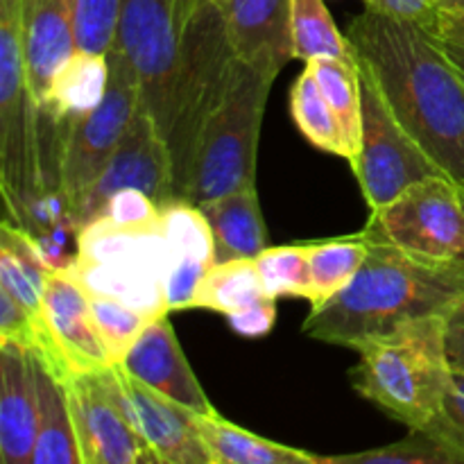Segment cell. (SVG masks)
<instances>
[{"instance_id": "obj_1", "label": "cell", "mask_w": 464, "mask_h": 464, "mask_svg": "<svg viewBox=\"0 0 464 464\" xmlns=\"http://www.w3.org/2000/svg\"><path fill=\"white\" fill-rule=\"evenodd\" d=\"M347 36L394 118L430 161L464 188V80L444 53L442 39L374 9L353 18Z\"/></svg>"}, {"instance_id": "obj_2", "label": "cell", "mask_w": 464, "mask_h": 464, "mask_svg": "<svg viewBox=\"0 0 464 464\" xmlns=\"http://www.w3.org/2000/svg\"><path fill=\"white\" fill-rule=\"evenodd\" d=\"M462 299L464 261L420 256L367 236L365 261L352 284L313 306L302 331L317 343L356 349L406 322L449 315Z\"/></svg>"}, {"instance_id": "obj_3", "label": "cell", "mask_w": 464, "mask_h": 464, "mask_svg": "<svg viewBox=\"0 0 464 464\" xmlns=\"http://www.w3.org/2000/svg\"><path fill=\"white\" fill-rule=\"evenodd\" d=\"M447 315L421 317L356 347L353 390L408 429H424L451 383L444 343Z\"/></svg>"}, {"instance_id": "obj_4", "label": "cell", "mask_w": 464, "mask_h": 464, "mask_svg": "<svg viewBox=\"0 0 464 464\" xmlns=\"http://www.w3.org/2000/svg\"><path fill=\"white\" fill-rule=\"evenodd\" d=\"M234 48L218 0H202L181 32V62L166 143L175 168L177 199L188 202L199 136L229 84Z\"/></svg>"}, {"instance_id": "obj_5", "label": "cell", "mask_w": 464, "mask_h": 464, "mask_svg": "<svg viewBox=\"0 0 464 464\" xmlns=\"http://www.w3.org/2000/svg\"><path fill=\"white\" fill-rule=\"evenodd\" d=\"M275 80L276 72L234 57L225 95L199 136L188 202L256 184L258 134Z\"/></svg>"}, {"instance_id": "obj_6", "label": "cell", "mask_w": 464, "mask_h": 464, "mask_svg": "<svg viewBox=\"0 0 464 464\" xmlns=\"http://www.w3.org/2000/svg\"><path fill=\"white\" fill-rule=\"evenodd\" d=\"M0 186L7 218L25 229L44 198L39 100L27 77L21 0H0Z\"/></svg>"}, {"instance_id": "obj_7", "label": "cell", "mask_w": 464, "mask_h": 464, "mask_svg": "<svg viewBox=\"0 0 464 464\" xmlns=\"http://www.w3.org/2000/svg\"><path fill=\"white\" fill-rule=\"evenodd\" d=\"M166 267L161 220L125 227L100 216L80 229L77 261L66 272L86 295L118 299L154 320L170 313L163 293Z\"/></svg>"}, {"instance_id": "obj_8", "label": "cell", "mask_w": 464, "mask_h": 464, "mask_svg": "<svg viewBox=\"0 0 464 464\" xmlns=\"http://www.w3.org/2000/svg\"><path fill=\"white\" fill-rule=\"evenodd\" d=\"M358 62V59H356ZM361 77V148L352 161L372 211L385 207L417 181L444 175L390 111L374 77L358 62Z\"/></svg>"}, {"instance_id": "obj_9", "label": "cell", "mask_w": 464, "mask_h": 464, "mask_svg": "<svg viewBox=\"0 0 464 464\" xmlns=\"http://www.w3.org/2000/svg\"><path fill=\"white\" fill-rule=\"evenodd\" d=\"M181 25L175 0H122L116 48L139 77L140 107L163 139L172 125V100L181 62Z\"/></svg>"}, {"instance_id": "obj_10", "label": "cell", "mask_w": 464, "mask_h": 464, "mask_svg": "<svg viewBox=\"0 0 464 464\" xmlns=\"http://www.w3.org/2000/svg\"><path fill=\"white\" fill-rule=\"evenodd\" d=\"M365 231L420 256L464 261V202L447 175L417 181L385 207L372 211Z\"/></svg>"}, {"instance_id": "obj_11", "label": "cell", "mask_w": 464, "mask_h": 464, "mask_svg": "<svg viewBox=\"0 0 464 464\" xmlns=\"http://www.w3.org/2000/svg\"><path fill=\"white\" fill-rule=\"evenodd\" d=\"M109 89L102 102L86 116L75 118L68 127L62 159V186L71 213L89 193L93 181L107 166L125 131L130 130L140 104L139 77L122 50L113 45L107 53Z\"/></svg>"}, {"instance_id": "obj_12", "label": "cell", "mask_w": 464, "mask_h": 464, "mask_svg": "<svg viewBox=\"0 0 464 464\" xmlns=\"http://www.w3.org/2000/svg\"><path fill=\"white\" fill-rule=\"evenodd\" d=\"M30 352L63 383L113 365L93 322L89 295L66 270H53L45 279L36 315V344Z\"/></svg>"}, {"instance_id": "obj_13", "label": "cell", "mask_w": 464, "mask_h": 464, "mask_svg": "<svg viewBox=\"0 0 464 464\" xmlns=\"http://www.w3.org/2000/svg\"><path fill=\"white\" fill-rule=\"evenodd\" d=\"M82 464H159L121 401L113 365L66 381Z\"/></svg>"}, {"instance_id": "obj_14", "label": "cell", "mask_w": 464, "mask_h": 464, "mask_svg": "<svg viewBox=\"0 0 464 464\" xmlns=\"http://www.w3.org/2000/svg\"><path fill=\"white\" fill-rule=\"evenodd\" d=\"M125 188L143 190L159 204V208L177 199L170 150L159 127L154 125L152 116L140 104L116 152L75 208L77 225L84 227L86 222L93 220L102 204L113 193Z\"/></svg>"}, {"instance_id": "obj_15", "label": "cell", "mask_w": 464, "mask_h": 464, "mask_svg": "<svg viewBox=\"0 0 464 464\" xmlns=\"http://www.w3.org/2000/svg\"><path fill=\"white\" fill-rule=\"evenodd\" d=\"M121 401L136 433L168 464H213L195 424V412L148 388L118 362L113 365Z\"/></svg>"}, {"instance_id": "obj_16", "label": "cell", "mask_w": 464, "mask_h": 464, "mask_svg": "<svg viewBox=\"0 0 464 464\" xmlns=\"http://www.w3.org/2000/svg\"><path fill=\"white\" fill-rule=\"evenodd\" d=\"M134 379L188 411L208 415L211 401L188 365L168 313L154 317L121 362Z\"/></svg>"}, {"instance_id": "obj_17", "label": "cell", "mask_w": 464, "mask_h": 464, "mask_svg": "<svg viewBox=\"0 0 464 464\" xmlns=\"http://www.w3.org/2000/svg\"><path fill=\"white\" fill-rule=\"evenodd\" d=\"M161 229L168 247L163 279L168 311L193 308L195 290L216 263L211 227L198 204L175 199L161 208Z\"/></svg>"}, {"instance_id": "obj_18", "label": "cell", "mask_w": 464, "mask_h": 464, "mask_svg": "<svg viewBox=\"0 0 464 464\" xmlns=\"http://www.w3.org/2000/svg\"><path fill=\"white\" fill-rule=\"evenodd\" d=\"M236 57L279 75L295 59L293 0H218Z\"/></svg>"}, {"instance_id": "obj_19", "label": "cell", "mask_w": 464, "mask_h": 464, "mask_svg": "<svg viewBox=\"0 0 464 464\" xmlns=\"http://www.w3.org/2000/svg\"><path fill=\"white\" fill-rule=\"evenodd\" d=\"M36 383L30 352L0 344V458L5 464L34 462Z\"/></svg>"}, {"instance_id": "obj_20", "label": "cell", "mask_w": 464, "mask_h": 464, "mask_svg": "<svg viewBox=\"0 0 464 464\" xmlns=\"http://www.w3.org/2000/svg\"><path fill=\"white\" fill-rule=\"evenodd\" d=\"M21 36L27 77L41 104L53 77L77 50L71 0H21Z\"/></svg>"}, {"instance_id": "obj_21", "label": "cell", "mask_w": 464, "mask_h": 464, "mask_svg": "<svg viewBox=\"0 0 464 464\" xmlns=\"http://www.w3.org/2000/svg\"><path fill=\"white\" fill-rule=\"evenodd\" d=\"M198 207L211 227L216 263L231 258H256L267 247V231L256 184H247Z\"/></svg>"}, {"instance_id": "obj_22", "label": "cell", "mask_w": 464, "mask_h": 464, "mask_svg": "<svg viewBox=\"0 0 464 464\" xmlns=\"http://www.w3.org/2000/svg\"><path fill=\"white\" fill-rule=\"evenodd\" d=\"M30 358L34 370L36 420H39L32 464H82L66 383L57 379L48 367H44V362L32 352Z\"/></svg>"}, {"instance_id": "obj_23", "label": "cell", "mask_w": 464, "mask_h": 464, "mask_svg": "<svg viewBox=\"0 0 464 464\" xmlns=\"http://www.w3.org/2000/svg\"><path fill=\"white\" fill-rule=\"evenodd\" d=\"M195 424L213 464H322V456L249 433L216 411L208 415L195 412Z\"/></svg>"}, {"instance_id": "obj_24", "label": "cell", "mask_w": 464, "mask_h": 464, "mask_svg": "<svg viewBox=\"0 0 464 464\" xmlns=\"http://www.w3.org/2000/svg\"><path fill=\"white\" fill-rule=\"evenodd\" d=\"M109 89V62L107 54H93L75 50L71 59L57 71L50 82L44 102L39 107L48 109L54 116L75 121L93 111L104 100Z\"/></svg>"}, {"instance_id": "obj_25", "label": "cell", "mask_w": 464, "mask_h": 464, "mask_svg": "<svg viewBox=\"0 0 464 464\" xmlns=\"http://www.w3.org/2000/svg\"><path fill=\"white\" fill-rule=\"evenodd\" d=\"M50 272L53 270L39 256L30 234L7 218L3 222V240H0V290L9 293L27 311L39 315L45 279Z\"/></svg>"}, {"instance_id": "obj_26", "label": "cell", "mask_w": 464, "mask_h": 464, "mask_svg": "<svg viewBox=\"0 0 464 464\" xmlns=\"http://www.w3.org/2000/svg\"><path fill=\"white\" fill-rule=\"evenodd\" d=\"M270 295L263 288L261 275L254 258H231L213 263L204 279L199 281L193 297V308L234 315L254 304L263 302Z\"/></svg>"}, {"instance_id": "obj_27", "label": "cell", "mask_w": 464, "mask_h": 464, "mask_svg": "<svg viewBox=\"0 0 464 464\" xmlns=\"http://www.w3.org/2000/svg\"><path fill=\"white\" fill-rule=\"evenodd\" d=\"M308 267H311V293L308 302L313 306H322L331 297L347 288L356 272L361 270L367 254L365 231H358L344 238L320 240L306 243Z\"/></svg>"}, {"instance_id": "obj_28", "label": "cell", "mask_w": 464, "mask_h": 464, "mask_svg": "<svg viewBox=\"0 0 464 464\" xmlns=\"http://www.w3.org/2000/svg\"><path fill=\"white\" fill-rule=\"evenodd\" d=\"M306 66L313 71L326 102L338 116L352 163L361 148V77L356 57H317L306 62Z\"/></svg>"}, {"instance_id": "obj_29", "label": "cell", "mask_w": 464, "mask_h": 464, "mask_svg": "<svg viewBox=\"0 0 464 464\" xmlns=\"http://www.w3.org/2000/svg\"><path fill=\"white\" fill-rule=\"evenodd\" d=\"M290 113H293L295 125L299 127L308 143L324 152L344 157L349 161V148L344 140V131L340 127L338 116L326 102L320 84L311 68H304L295 80L293 91H290Z\"/></svg>"}, {"instance_id": "obj_30", "label": "cell", "mask_w": 464, "mask_h": 464, "mask_svg": "<svg viewBox=\"0 0 464 464\" xmlns=\"http://www.w3.org/2000/svg\"><path fill=\"white\" fill-rule=\"evenodd\" d=\"M295 59L311 62L317 57L353 59L349 36L340 34L324 0H293Z\"/></svg>"}, {"instance_id": "obj_31", "label": "cell", "mask_w": 464, "mask_h": 464, "mask_svg": "<svg viewBox=\"0 0 464 464\" xmlns=\"http://www.w3.org/2000/svg\"><path fill=\"white\" fill-rule=\"evenodd\" d=\"M263 288L270 297H302L311 293V267L306 245H281L266 247L256 258Z\"/></svg>"}, {"instance_id": "obj_32", "label": "cell", "mask_w": 464, "mask_h": 464, "mask_svg": "<svg viewBox=\"0 0 464 464\" xmlns=\"http://www.w3.org/2000/svg\"><path fill=\"white\" fill-rule=\"evenodd\" d=\"M322 464H456L451 453L426 430L411 429L390 447L372 449L349 456H322Z\"/></svg>"}, {"instance_id": "obj_33", "label": "cell", "mask_w": 464, "mask_h": 464, "mask_svg": "<svg viewBox=\"0 0 464 464\" xmlns=\"http://www.w3.org/2000/svg\"><path fill=\"white\" fill-rule=\"evenodd\" d=\"M89 304L95 326H98L100 335H102L104 344L109 349V356H111L113 365H118L127 356L131 344L143 334L145 326L152 322V317L143 315L136 308L111 297L89 295Z\"/></svg>"}, {"instance_id": "obj_34", "label": "cell", "mask_w": 464, "mask_h": 464, "mask_svg": "<svg viewBox=\"0 0 464 464\" xmlns=\"http://www.w3.org/2000/svg\"><path fill=\"white\" fill-rule=\"evenodd\" d=\"M122 0H71L75 48L107 54L116 44Z\"/></svg>"}, {"instance_id": "obj_35", "label": "cell", "mask_w": 464, "mask_h": 464, "mask_svg": "<svg viewBox=\"0 0 464 464\" xmlns=\"http://www.w3.org/2000/svg\"><path fill=\"white\" fill-rule=\"evenodd\" d=\"M429 435H433L449 453L453 462L464 464V374L453 372L451 383L442 399V406L435 412L433 420L424 426Z\"/></svg>"}, {"instance_id": "obj_36", "label": "cell", "mask_w": 464, "mask_h": 464, "mask_svg": "<svg viewBox=\"0 0 464 464\" xmlns=\"http://www.w3.org/2000/svg\"><path fill=\"white\" fill-rule=\"evenodd\" d=\"M100 216L116 222V225L143 227L154 225V222L161 220V208H159V204L154 202L150 195H145L143 190L125 188L113 193L111 198L102 204V208H100L95 218Z\"/></svg>"}, {"instance_id": "obj_37", "label": "cell", "mask_w": 464, "mask_h": 464, "mask_svg": "<svg viewBox=\"0 0 464 464\" xmlns=\"http://www.w3.org/2000/svg\"><path fill=\"white\" fill-rule=\"evenodd\" d=\"M0 344L23 349H34L36 344V315L5 290H0Z\"/></svg>"}, {"instance_id": "obj_38", "label": "cell", "mask_w": 464, "mask_h": 464, "mask_svg": "<svg viewBox=\"0 0 464 464\" xmlns=\"http://www.w3.org/2000/svg\"><path fill=\"white\" fill-rule=\"evenodd\" d=\"M362 3L367 9L388 14L392 18H401V21L417 23V25L438 34L442 9L438 7L435 0H362Z\"/></svg>"}, {"instance_id": "obj_39", "label": "cell", "mask_w": 464, "mask_h": 464, "mask_svg": "<svg viewBox=\"0 0 464 464\" xmlns=\"http://www.w3.org/2000/svg\"><path fill=\"white\" fill-rule=\"evenodd\" d=\"M231 329L243 338H263L275 329L276 322V299L267 297L263 302L254 304V306L245 308V311L227 315Z\"/></svg>"}, {"instance_id": "obj_40", "label": "cell", "mask_w": 464, "mask_h": 464, "mask_svg": "<svg viewBox=\"0 0 464 464\" xmlns=\"http://www.w3.org/2000/svg\"><path fill=\"white\" fill-rule=\"evenodd\" d=\"M444 343H447V358L451 370L464 374V299L447 315Z\"/></svg>"}, {"instance_id": "obj_41", "label": "cell", "mask_w": 464, "mask_h": 464, "mask_svg": "<svg viewBox=\"0 0 464 464\" xmlns=\"http://www.w3.org/2000/svg\"><path fill=\"white\" fill-rule=\"evenodd\" d=\"M438 36L449 41V44L462 45L464 48V9H460V12H442Z\"/></svg>"}, {"instance_id": "obj_42", "label": "cell", "mask_w": 464, "mask_h": 464, "mask_svg": "<svg viewBox=\"0 0 464 464\" xmlns=\"http://www.w3.org/2000/svg\"><path fill=\"white\" fill-rule=\"evenodd\" d=\"M442 45H444V53L449 54L451 63L458 68V72H460L462 80H464V48L462 45L449 44V41H444V39H442Z\"/></svg>"}, {"instance_id": "obj_43", "label": "cell", "mask_w": 464, "mask_h": 464, "mask_svg": "<svg viewBox=\"0 0 464 464\" xmlns=\"http://www.w3.org/2000/svg\"><path fill=\"white\" fill-rule=\"evenodd\" d=\"M175 3H177V12H179V18H181V25H186V21L193 16V12L199 7L202 0H175Z\"/></svg>"}, {"instance_id": "obj_44", "label": "cell", "mask_w": 464, "mask_h": 464, "mask_svg": "<svg viewBox=\"0 0 464 464\" xmlns=\"http://www.w3.org/2000/svg\"><path fill=\"white\" fill-rule=\"evenodd\" d=\"M435 3L442 12H460V9H464V0H435Z\"/></svg>"}, {"instance_id": "obj_45", "label": "cell", "mask_w": 464, "mask_h": 464, "mask_svg": "<svg viewBox=\"0 0 464 464\" xmlns=\"http://www.w3.org/2000/svg\"><path fill=\"white\" fill-rule=\"evenodd\" d=\"M460 193H462V202H464V188H460Z\"/></svg>"}]
</instances>
